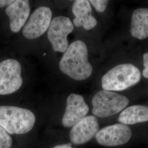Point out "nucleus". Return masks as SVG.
<instances>
[{"mask_svg": "<svg viewBox=\"0 0 148 148\" xmlns=\"http://www.w3.org/2000/svg\"><path fill=\"white\" fill-rule=\"evenodd\" d=\"M52 12L46 6L37 8L30 15L22 29L23 36L28 40L36 39L47 30L52 21Z\"/></svg>", "mask_w": 148, "mask_h": 148, "instance_id": "0eeeda50", "label": "nucleus"}, {"mask_svg": "<svg viewBox=\"0 0 148 148\" xmlns=\"http://www.w3.org/2000/svg\"><path fill=\"white\" fill-rule=\"evenodd\" d=\"M36 116L29 109L14 106H0V126L10 134H23L35 125Z\"/></svg>", "mask_w": 148, "mask_h": 148, "instance_id": "f03ea898", "label": "nucleus"}, {"mask_svg": "<svg viewBox=\"0 0 148 148\" xmlns=\"http://www.w3.org/2000/svg\"><path fill=\"white\" fill-rule=\"evenodd\" d=\"M14 0H0V8L8 7L14 2Z\"/></svg>", "mask_w": 148, "mask_h": 148, "instance_id": "a211bd4d", "label": "nucleus"}, {"mask_svg": "<svg viewBox=\"0 0 148 148\" xmlns=\"http://www.w3.org/2000/svg\"><path fill=\"white\" fill-rule=\"evenodd\" d=\"M73 30L74 25L68 17L58 16L52 20L48 29L47 36L54 52H65L69 47L68 35Z\"/></svg>", "mask_w": 148, "mask_h": 148, "instance_id": "423d86ee", "label": "nucleus"}, {"mask_svg": "<svg viewBox=\"0 0 148 148\" xmlns=\"http://www.w3.org/2000/svg\"><path fill=\"white\" fill-rule=\"evenodd\" d=\"M72 10L75 16L74 24L76 27H83L86 30H90L97 25V20L92 15V10L88 1H75Z\"/></svg>", "mask_w": 148, "mask_h": 148, "instance_id": "f8f14e48", "label": "nucleus"}, {"mask_svg": "<svg viewBox=\"0 0 148 148\" xmlns=\"http://www.w3.org/2000/svg\"><path fill=\"white\" fill-rule=\"evenodd\" d=\"M52 148H73L71 147V144H60Z\"/></svg>", "mask_w": 148, "mask_h": 148, "instance_id": "6ab92c4d", "label": "nucleus"}, {"mask_svg": "<svg viewBox=\"0 0 148 148\" xmlns=\"http://www.w3.org/2000/svg\"><path fill=\"white\" fill-rule=\"evenodd\" d=\"M129 99L115 92L102 90L95 95L92 101V113L95 116L105 118L122 111L128 104Z\"/></svg>", "mask_w": 148, "mask_h": 148, "instance_id": "20e7f679", "label": "nucleus"}, {"mask_svg": "<svg viewBox=\"0 0 148 148\" xmlns=\"http://www.w3.org/2000/svg\"><path fill=\"white\" fill-rule=\"evenodd\" d=\"M23 83L21 65L15 59H6L0 62V95L15 93Z\"/></svg>", "mask_w": 148, "mask_h": 148, "instance_id": "39448f33", "label": "nucleus"}, {"mask_svg": "<svg viewBox=\"0 0 148 148\" xmlns=\"http://www.w3.org/2000/svg\"><path fill=\"white\" fill-rule=\"evenodd\" d=\"M59 66L64 74L75 80L88 78L93 68L88 61V49L85 43L80 40L72 43L64 53Z\"/></svg>", "mask_w": 148, "mask_h": 148, "instance_id": "f257e3e1", "label": "nucleus"}, {"mask_svg": "<svg viewBox=\"0 0 148 148\" xmlns=\"http://www.w3.org/2000/svg\"><path fill=\"white\" fill-rule=\"evenodd\" d=\"M131 33L133 37L144 40L148 36V10L140 8L133 13L131 19Z\"/></svg>", "mask_w": 148, "mask_h": 148, "instance_id": "ddd939ff", "label": "nucleus"}, {"mask_svg": "<svg viewBox=\"0 0 148 148\" xmlns=\"http://www.w3.org/2000/svg\"><path fill=\"white\" fill-rule=\"evenodd\" d=\"M99 130V122L95 116L84 118L72 127L70 132V139L75 145H81L88 142Z\"/></svg>", "mask_w": 148, "mask_h": 148, "instance_id": "9d476101", "label": "nucleus"}, {"mask_svg": "<svg viewBox=\"0 0 148 148\" xmlns=\"http://www.w3.org/2000/svg\"><path fill=\"white\" fill-rule=\"evenodd\" d=\"M96 11L100 13H102L106 10L108 3V1L106 0H90L89 1Z\"/></svg>", "mask_w": 148, "mask_h": 148, "instance_id": "dca6fc26", "label": "nucleus"}, {"mask_svg": "<svg viewBox=\"0 0 148 148\" xmlns=\"http://www.w3.org/2000/svg\"><path fill=\"white\" fill-rule=\"evenodd\" d=\"M132 136V130L128 125L116 123L99 130L95 137L97 142L101 145L116 147L127 143Z\"/></svg>", "mask_w": 148, "mask_h": 148, "instance_id": "6e6552de", "label": "nucleus"}, {"mask_svg": "<svg viewBox=\"0 0 148 148\" xmlns=\"http://www.w3.org/2000/svg\"><path fill=\"white\" fill-rule=\"evenodd\" d=\"M5 14L10 21L11 32H20L30 15V2L27 0H16L14 3L6 7Z\"/></svg>", "mask_w": 148, "mask_h": 148, "instance_id": "9b49d317", "label": "nucleus"}, {"mask_svg": "<svg viewBox=\"0 0 148 148\" xmlns=\"http://www.w3.org/2000/svg\"><path fill=\"white\" fill-rule=\"evenodd\" d=\"M89 111V107L82 95L72 93L66 99V106L62 118L64 127H73L85 118Z\"/></svg>", "mask_w": 148, "mask_h": 148, "instance_id": "1a4fd4ad", "label": "nucleus"}, {"mask_svg": "<svg viewBox=\"0 0 148 148\" xmlns=\"http://www.w3.org/2000/svg\"><path fill=\"white\" fill-rule=\"evenodd\" d=\"M141 79V73L132 64H122L108 71L101 79L103 90L121 91L137 84Z\"/></svg>", "mask_w": 148, "mask_h": 148, "instance_id": "7ed1b4c3", "label": "nucleus"}, {"mask_svg": "<svg viewBox=\"0 0 148 148\" xmlns=\"http://www.w3.org/2000/svg\"><path fill=\"white\" fill-rule=\"evenodd\" d=\"M148 120V106L139 105L131 106L126 108L118 117V121L120 123L126 125L145 122Z\"/></svg>", "mask_w": 148, "mask_h": 148, "instance_id": "4468645a", "label": "nucleus"}, {"mask_svg": "<svg viewBox=\"0 0 148 148\" xmlns=\"http://www.w3.org/2000/svg\"><path fill=\"white\" fill-rule=\"evenodd\" d=\"M143 63L144 69H143L142 74L145 78H148V54L147 53L143 55Z\"/></svg>", "mask_w": 148, "mask_h": 148, "instance_id": "f3484780", "label": "nucleus"}, {"mask_svg": "<svg viewBox=\"0 0 148 148\" xmlns=\"http://www.w3.org/2000/svg\"><path fill=\"white\" fill-rule=\"evenodd\" d=\"M12 143L10 134L0 126V148H11Z\"/></svg>", "mask_w": 148, "mask_h": 148, "instance_id": "2eb2a0df", "label": "nucleus"}]
</instances>
